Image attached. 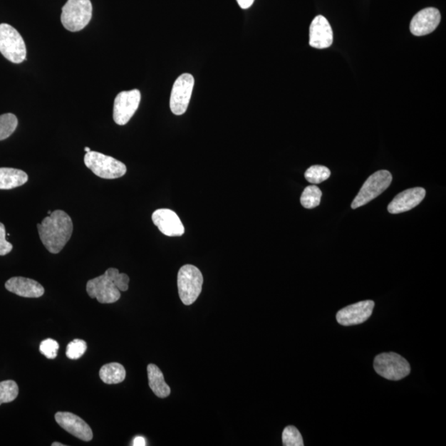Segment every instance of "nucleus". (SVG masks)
I'll list each match as a JSON object with an SVG mask.
<instances>
[{
	"mask_svg": "<svg viewBox=\"0 0 446 446\" xmlns=\"http://www.w3.org/2000/svg\"><path fill=\"white\" fill-rule=\"evenodd\" d=\"M39 237L49 252L58 254L66 245L73 232L71 217L62 210H56L38 224Z\"/></svg>",
	"mask_w": 446,
	"mask_h": 446,
	"instance_id": "obj_1",
	"label": "nucleus"
},
{
	"mask_svg": "<svg viewBox=\"0 0 446 446\" xmlns=\"http://www.w3.org/2000/svg\"><path fill=\"white\" fill-rule=\"evenodd\" d=\"M128 274L119 273L118 269H108L102 276L89 280L86 290L89 296L96 299L101 304L116 303L121 298V291L128 289Z\"/></svg>",
	"mask_w": 446,
	"mask_h": 446,
	"instance_id": "obj_2",
	"label": "nucleus"
},
{
	"mask_svg": "<svg viewBox=\"0 0 446 446\" xmlns=\"http://www.w3.org/2000/svg\"><path fill=\"white\" fill-rule=\"evenodd\" d=\"M92 12L90 0H68L62 8L61 24L70 32H79L90 22Z\"/></svg>",
	"mask_w": 446,
	"mask_h": 446,
	"instance_id": "obj_3",
	"label": "nucleus"
},
{
	"mask_svg": "<svg viewBox=\"0 0 446 446\" xmlns=\"http://www.w3.org/2000/svg\"><path fill=\"white\" fill-rule=\"evenodd\" d=\"M178 289L181 301L185 305L193 304L199 298L204 277L199 268L192 264H185L178 273Z\"/></svg>",
	"mask_w": 446,
	"mask_h": 446,
	"instance_id": "obj_4",
	"label": "nucleus"
},
{
	"mask_svg": "<svg viewBox=\"0 0 446 446\" xmlns=\"http://www.w3.org/2000/svg\"><path fill=\"white\" fill-rule=\"evenodd\" d=\"M84 160L86 167L102 179H118L127 173L125 165L105 154L91 150L85 154Z\"/></svg>",
	"mask_w": 446,
	"mask_h": 446,
	"instance_id": "obj_5",
	"label": "nucleus"
},
{
	"mask_svg": "<svg viewBox=\"0 0 446 446\" xmlns=\"http://www.w3.org/2000/svg\"><path fill=\"white\" fill-rule=\"evenodd\" d=\"M0 53L15 64L22 63L27 56L22 36L7 24H0Z\"/></svg>",
	"mask_w": 446,
	"mask_h": 446,
	"instance_id": "obj_6",
	"label": "nucleus"
},
{
	"mask_svg": "<svg viewBox=\"0 0 446 446\" xmlns=\"http://www.w3.org/2000/svg\"><path fill=\"white\" fill-rule=\"evenodd\" d=\"M373 368L378 375L392 381L401 380L411 373L408 361L394 352L377 356Z\"/></svg>",
	"mask_w": 446,
	"mask_h": 446,
	"instance_id": "obj_7",
	"label": "nucleus"
},
{
	"mask_svg": "<svg viewBox=\"0 0 446 446\" xmlns=\"http://www.w3.org/2000/svg\"><path fill=\"white\" fill-rule=\"evenodd\" d=\"M393 176L390 171L378 170L367 179L359 194L352 202V209L364 206L385 192L392 183Z\"/></svg>",
	"mask_w": 446,
	"mask_h": 446,
	"instance_id": "obj_8",
	"label": "nucleus"
},
{
	"mask_svg": "<svg viewBox=\"0 0 446 446\" xmlns=\"http://www.w3.org/2000/svg\"><path fill=\"white\" fill-rule=\"evenodd\" d=\"M194 86L195 79L190 74L181 75L174 83L170 95V107L175 115H182L187 111Z\"/></svg>",
	"mask_w": 446,
	"mask_h": 446,
	"instance_id": "obj_9",
	"label": "nucleus"
},
{
	"mask_svg": "<svg viewBox=\"0 0 446 446\" xmlns=\"http://www.w3.org/2000/svg\"><path fill=\"white\" fill-rule=\"evenodd\" d=\"M141 92L138 90L119 93L114 100L113 120L123 126L130 121L141 102Z\"/></svg>",
	"mask_w": 446,
	"mask_h": 446,
	"instance_id": "obj_10",
	"label": "nucleus"
},
{
	"mask_svg": "<svg viewBox=\"0 0 446 446\" xmlns=\"http://www.w3.org/2000/svg\"><path fill=\"white\" fill-rule=\"evenodd\" d=\"M375 303L371 300L362 301L347 306L336 314L337 323L342 326H354L364 323L373 313Z\"/></svg>",
	"mask_w": 446,
	"mask_h": 446,
	"instance_id": "obj_11",
	"label": "nucleus"
},
{
	"mask_svg": "<svg viewBox=\"0 0 446 446\" xmlns=\"http://www.w3.org/2000/svg\"><path fill=\"white\" fill-rule=\"evenodd\" d=\"M55 419L61 427L76 438L84 442H90L93 439V432L89 425L76 414L59 412L55 415Z\"/></svg>",
	"mask_w": 446,
	"mask_h": 446,
	"instance_id": "obj_12",
	"label": "nucleus"
},
{
	"mask_svg": "<svg viewBox=\"0 0 446 446\" xmlns=\"http://www.w3.org/2000/svg\"><path fill=\"white\" fill-rule=\"evenodd\" d=\"M154 224L160 232L167 237H181L185 234V227L179 216L172 210H155L152 217Z\"/></svg>",
	"mask_w": 446,
	"mask_h": 446,
	"instance_id": "obj_13",
	"label": "nucleus"
},
{
	"mask_svg": "<svg viewBox=\"0 0 446 446\" xmlns=\"http://www.w3.org/2000/svg\"><path fill=\"white\" fill-rule=\"evenodd\" d=\"M440 19L442 16L437 9H424L413 18L410 30L417 37L432 33L438 27Z\"/></svg>",
	"mask_w": 446,
	"mask_h": 446,
	"instance_id": "obj_14",
	"label": "nucleus"
},
{
	"mask_svg": "<svg viewBox=\"0 0 446 446\" xmlns=\"http://www.w3.org/2000/svg\"><path fill=\"white\" fill-rule=\"evenodd\" d=\"M333 43V33L325 17L318 15L310 25L309 45L316 49L328 48Z\"/></svg>",
	"mask_w": 446,
	"mask_h": 446,
	"instance_id": "obj_15",
	"label": "nucleus"
},
{
	"mask_svg": "<svg viewBox=\"0 0 446 446\" xmlns=\"http://www.w3.org/2000/svg\"><path fill=\"white\" fill-rule=\"evenodd\" d=\"M426 196V190L423 188L409 189L401 192L388 206V211L392 214H402L416 207Z\"/></svg>",
	"mask_w": 446,
	"mask_h": 446,
	"instance_id": "obj_16",
	"label": "nucleus"
},
{
	"mask_svg": "<svg viewBox=\"0 0 446 446\" xmlns=\"http://www.w3.org/2000/svg\"><path fill=\"white\" fill-rule=\"evenodd\" d=\"M8 291L24 298H40L45 293L41 285L32 279L13 277L5 283Z\"/></svg>",
	"mask_w": 446,
	"mask_h": 446,
	"instance_id": "obj_17",
	"label": "nucleus"
},
{
	"mask_svg": "<svg viewBox=\"0 0 446 446\" xmlns=\"http://www.w3.org/2000/svg\"><path fill=\"white\" fill-rule=\"evenodd\" d=\"M147 373L149 386L155 395L160 398L169 397L171 392L170 388L165 383L163 373L159 367L153 364L148 365Z\"/></svg>",
	"mask_w": 446,
	"mask_h": 446,
	"instance_id": "obj_18",
	"label": "nucleus"
},
{
	"mask_svg": "<svg viewBox=\"0 0 446 446\" xmlns=\"http://www.w3.org/2000/svg\"><path fill=\"white\" fill-rule=\"evenodd\" d=\"M28 176L24 171L14 168H0V190H12L27 183Z\"/></svg>",
	"mask_w": 446,
	"mask_h": 446,
	"instance_id": "obj_19",
	"label": "nucleus"
},
{
	"mask_svg": "<svg viewBox=\"0 0 446 446\" xmlns=\"http://www.w3.org/2000/svg\"><path fill=\"white\" fill-rule=\"evenodd\" d=\"M100 377L101 380L107 385H117L125 380V368L119 363H110L101 368Z\"/></svg>",
	"mask_w": 446,
	"mask_h": 446,
	"instance_id": "obj_20",
	"label": "nucleus"
},
{
	"mask_svg": "<svg viewBox=\"0 0 446 446\" xmlns=\"http://www.w3.org/2000/svg\"><path fill=\"white\" fill-rule=\"evenodd\" d=\"M321 196H323V193L318 186L314 185L306 187L302 195H301V204L307 209H315L319 206Z\"/></svg>",
	"mask_w": 446,
	"mask_h": 446,
	"instance_id": "obj_21",
	"label": "nucleus"
},
{
	"mask_svg": "<svg viewBox=\"0 0 446 446\" xmlns=\"http://www.w3.org/2000/svg\"><path fill=\"white\" fill-rule=\"evenodd\" d=\"M18 118L13 113H5L0 116V141L7 139L16 130Z\"/></svg>",
	"mask_w": 446,
	"mask_h": 446,
	"instance_id": "obj_22",
	"label": "nucleus"
},
{
	"mask_svg": "<svg viewBox=\"0 0 446 446\" xmlns=\"http://www.w3.org/2000/svg\"><path fill=\"white\" fill-rule=\"evenodd\" d=\"M305 178L311 184H321L325 180L329 179L331 176V170L323 165H313L305 172Z\"/></svg>",
	"mask_w": 446,
	"mask_h": 446,
	"instance_id": "obj_23",
	"label": "nucleus"
},
{
	"mask_svg": "<svg viewBox=\"0 0 446 446\" xmlns=\"http://www.w3.org/2000/svg\"><path fill=\"white\" fill-rule=\"evenodd\" d=\"M18 395L19 386L16 382L13 380L0 382V405L14 401Z\"/></svg>",
	"mask_w": 446,
	"mask_h": 446,
	"instance_id": "obj_24",
	"label": "nucleus"
},
{
	"mask_svg": "<svg viewBox=\"0 0 446 446\" xmlns=\"http://www.w3.org/2000/svg\"><path fill=\"white\" fill-rule=\"evenodd\" d=\"M282 440L284 446L304 445L302 435L296 427L293 426H289L284 430Z\"/></svg>",
	"mask_w": 446,
	"mask_h": 446,
	"instance_id": "obj_25",
	"label": "nucleus"
},
{
	"mask_svg": "<svg viewBox=\"0 0 446 446\" xmlns=\"http://www.w3.org/2000/svg\"><path fill=\"white\" fill-rule=\"evenodd\" d=\"M87 344L85 341L76 339L67 346L66 356L71 360L80 359L85 353Z\"/></svg>",
	"mask_w": 446,
	"mask_h": 446,
	"instance_id": "obj_26",
	"label": "nucleus"
},
{
	"mask_svg": "<svg viewBox=\"0 0 446 446\" xmlns=\"http://www.w3.org/2000/svg\"><path fill=\"white\" fill-rule=\"evenodd\" d=\"M59 350V344L53 339H46L41 341L40 345V352L48 359H55L57 356V351Z\"/></svg>",
	"mask_w": 446,
	"mask_h": 446,
	"instance_id": "obj_27",
	"label": "nucleus"
},
{
	"mask_svg": "<svg viewBox=\"0 0 446 446\" xmlns=\"http://www.w3.org/2000/svg\"><path fill=\"white\" fill-rule=\"evenodd\" d=\"M12 250V244L6 241L5 227L3 223L0 222V256H6Z\"/></svg>",
	"mask_w": 446,
	"mask_h": 446,
	"instance_id": "obj_28",
	"label": "nucleus"
},
{
	"mask_svg": "<svg viewBox=\"0 0 446 446\" xmlns=\"http://www.w3.org/2000/svg\"><path fill=\"white\" fill-rule=\"evenodd\" d=\"M254 1H255V0H237V4H239V6L242 9H247L251 7Z\"/></svg>",
	"mask_w": 446,
	"mask_h": 446,
	"instance_id": "obj_29",
	"label": "nucleus"
},
{
	"mask_svg": "<svg viewBox=\"0 0 446 446\" xmlns=\"http://www.w3.org/2000/svg\"><path fill=\"white\" fill-rule=\"evenodd\" d=\"M146 440H145L144 437H137L136 438L134 439L133 440V445L134 446H144L146 445Z\"/></svg>",
	"mask_w": 446,
	"mask_h": 446,
	"instance_id": "obj_30",
	"label": "nucleus"
},
{
	"mask_svg": "<svg viewBox=\"0 0 446 446\" xmlns=\"http://www.w3.org/2000/svg\"><path fill=\"white\" fill-rule=\"evenodd\" d=\"M53 446H64L65 445L59 443V442H54L53 445H51Z\"/></svg>",
	"mask_w": 446,
	"mask_h": 446,
	"instance_id": "obj_31",
	"label": "nucleus"
},
{
	"mask_svg": "<svg viewBox=\"0 0 446 446\" xmlns=\"http://www.w3.org/2000/svg\"><path fill=\"white\" fill-rule=\"evenodd\" d=\"M85 150L86 153H87V152H91V150H90V148H89V147H85Z\"/></svg>",
	"mask_w": 446,
	"mask_h": 446,
	"instance_id": "obj_32",
	"label": "nucleus"
}]
</instances>
